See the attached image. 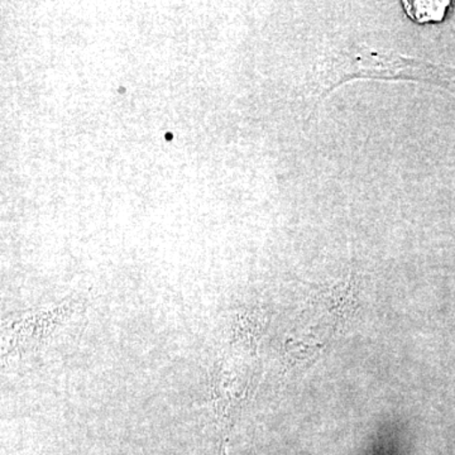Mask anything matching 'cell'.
I'll return each instance as SVG.
<instances>
[{"label": "cell", "mask_w": 455, "mask_h": 455, "mask_svg": "<svg viewBox=\"0 0 455 455\" xmlns=\"http://www.w3.org/2000/svg\"><path fill=\"white\" fill-rule=\"evenodd\" d=\"M364 79L433 84L454 90L455 68L362 44L335 60L323 97L341 84Z\"/></svg>", "instance_id": "1"}, {"label": "cell", "mask_w": 455, "mask_h": 455, "mask_svg": "<svg viewBox=\"0 0 455 455\" xmlns=\"http://www.w3.org/2000/svg\"><path fill=\"white\" fill-rule=\"evenodd\" d=\"M449 4L451 2H403L407 16L418 23L440 22L444 20Z\"/></svg>", "instance_id": "2"}]
</instances>
